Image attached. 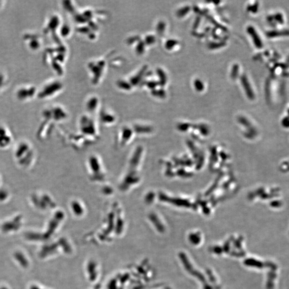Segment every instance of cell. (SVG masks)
Returning <instances> with one entry per match:
<instances>
[{"instance_id": "6da1fadb", "label": "cell", "mask_w": 289, "mask_h": 289, "mask_svg": "<svg viewBox=\"0 0 289 289\" xmlns=\"http://www.w3.org/2000/svg\"><path fill=\"white\" fill-rule=\"evenodd\" d=\"M241 83H242L247 97L253 100L254 98V94L246 75H243L241 77Z\"/></svg>"}, {"instance_id": "7a4b0ae2", "label": "cell", "mask_w": 289, "mask_h": 289, "mask_svg": "<svg viewBox=\"0 0 289 289\" xmlns=\"http://www.w3.org/2000/svg\"><path fill=\"white\" fill-rule=\"evenodd\" d=\"M247 33L252 37L255 46L258 48H262V42L261 41V39L258 36V34L256 33L254 28L251 26H249L247 28Z\"/></svg>"}, {"instance_id": "3957f363", "label": "cell", "mask_w": 289, "mask_h": 289, "mask_svg": "<svg viewBox=\"0 0 289 289\" xmlns=\"http://www.w3.org/2000/svg\"><path fill=\"white\" fill-rule=\"evenodd\" d=\"M157 73L160 78V83L164 86L167 83V77L164 70L161 69L157 70Z\"/></svg>"}, {"instance_id": "277c9868", "label": "cell", "mask_w": 289, "mask_h": 289, "mask_svg": "<svg viewBox=\"0 0 289 289\" xmlns=\"http://www.w3.org/2000/svg\"><path fill=\"white\" fill-rule=\"evenodd\" d=\"M190 10L191 8L189 6L184 7L177 12L176 15L179 18H182L187 15Z\"/></svg>"}, {"instance_id": "5b68a950", "label": "cell", "mask_w": 289, "mask_h": 289, "mask_svg": "<svg viewBox=\"0 0 289 289\" xmlns=\"http://www.w3.org/2000/svg\"><path fill=\"white\" fill-rule=\"evenodd\" d=\"M194 86L195 89L198 92H202L204 90V84L202 80L199 79H196L194 82Z\"/></svg>"}, {"instance_id": "8992f818", "label": "cell", "mask_w": 289, "mask_h": 289, "mask_svg": "<svg viewBox=\"0 0 289 289\" xmlns=\"http://www.w3.org/2000/svg\"><path fill=\"white\" fill-rule=\"evenodd\" d=\"M239 66L237 64H235L232 68L231 71L230 77L233 80H235L237 79L238 74H239Z\"/></svg>"}, {"instance_id": "52a82bcc", "label": "cell", "mask_w": 289, "mask_h": 289, "mask_svg": "<svg viewBox=\"0 0 289 289\" xmlns=\"http://www.w3.org/2000/svg\"><path fill=\"white\" fill-rule=\"evenodd\" d=\"M178 44L179 42L178 41H177L176 40L170 39L168 40V41L166 42L165 46L167 50H171L173 49V48Z\"/></svg>"}, {"instance_id": "ba28073f", "label": "cell", "mask_w": 289, "mask_h": 289, "mask_svg": "<svg viewBox=\"0 0 289 289\" xmlns=\"http://www.w3.org/2000/svg\"><path fill=\"white\" fill-rule=\"evenodd\" d=\"M226 42H221L219 43H211L208 45V48L211 50H216L226 45Z\"/></svg>"}, {"instance_id": "9c48e42d", "label": "cell", "mask_w": 289, "mask_h": 289, "mask_svg": "<svg viewBox=\"0 0 289 289\" xmlns=\"http://www.w3.org/2000/svg\"><path fill=\"white\" fill-rule=\"evenodd\" d=\"M152 93L153 94L162 98H165L166 96V92L164 90H154Z\"/></svg>"}, {"instance_id": "30bf717a", "label": "cell", "mask_w": 289, "mask_h": 289, "mask_svg": "<svg viewBox=\"0 0 289 289\" xmlns=\"http://www.w3.org/2000/svg\"><path fill=\"white\" fill-rule=\"evenodd\" d=\"M166 24L164 22H160L158 25L157 30L160 34H163L165 31Z\"/></svg>"}, {"instance_id": "8fae6325", "label": "cell", "mask_w": 289, "mask_h": 289, "mask_svg": "<svg viewBox=\"0 0 289 289\" xmlns=\"http://www.w3.org/2000/svg\"><path fill=\"white\" fill-rule=\"evenodd\" d=\"M147 41L148 44H154L156 41V38L154 36H150L148 37Z\"/></svg>"}, {"instance_id": "7c38bea8", "label": "cell", "mask_w": 289, "mask_h": 289, "mask_svg": "<svg viewBox=\"0 0 289 289\" xmlns=\"http://www.w3.org/2000/svg\"><path fill=\"white\" fill-rule=\"evenodd\" d=\"M148 85L151 88H155L157 86V83L156 82H150Z\"/></svg>"}]
</instances>
